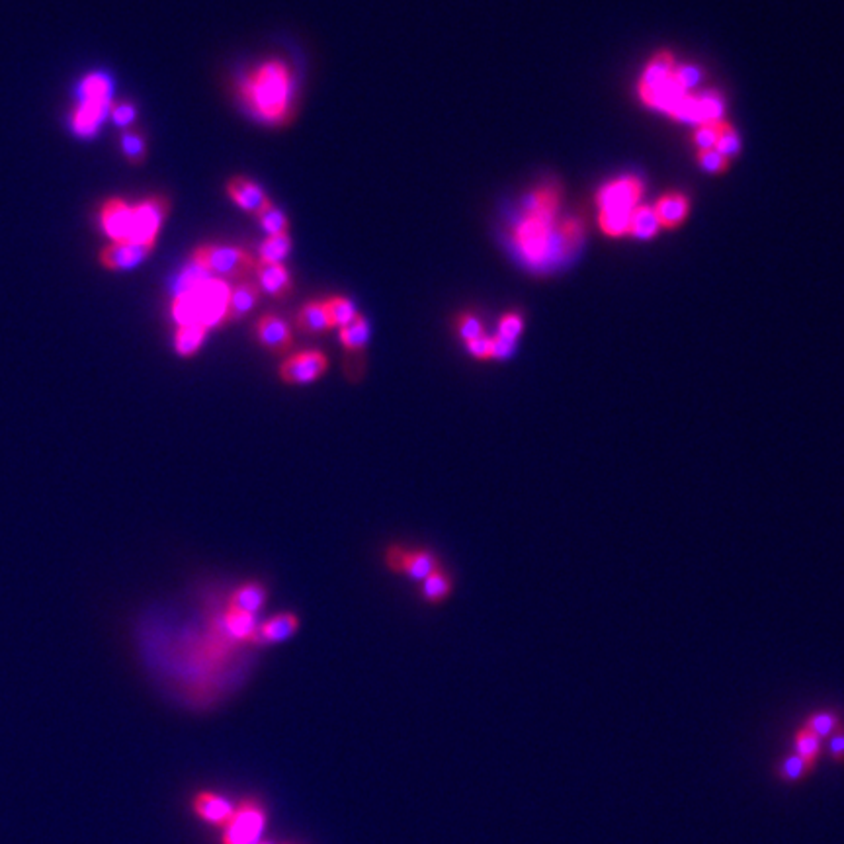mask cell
<instances>
[{"instance_id":"cell-1","label":"cell","mask_w":844,"mask_h":844,"mask_svg":"<svg viewBox=\"0 0 844 844\" xmlns=\"http://www.w3.org/2000/svg\"><path fill=\"white\" fill-rule=\"evenodd\" d=\"M236 98L256 122L287 127L297 116V73L280 57L264 59L236 83Z\"/></svg>"},{"instance_id":"cell-2","label":"cell","mask_w":844,"mask_h":844,"mask_svg":"<svg viewBox=\"0 0 844 844\" xmlns=\"http://www.w3.org/2000/svg\"><path fill=\"white\" fill-rule=\"evenodd\" d=\"M561 192L553 184L536 188L522 202V216L514 223L510 239L514 248L532 268H544L558 258V226Z\"/></svg>"},{"instance_id":"cell-3","label":"cell","mask_w":844,"mask_h":844,"mask_svg":"<svg viewBox=\"0 0 844 844\" xmlns=\"http://www.w3.org/2000/svg\"><path fill=\"white\" fill-rule=\"evenodd\" d=\"M231 284L219 278H211L192 266L178 280L176 294L170 301V315L176 327L202 325L209 331L226 323L227 299Z\"/></svg>"},{"instance_id":"cell-4","label":"cell","mask_w":844,"mask_h":844,"mask_svg":"<svg viewBox=\"0 0 844 844\" xmlns=\"http://www.w3.org/2000/svg\"><path fill=\"white\" fill-rule=\"evenodd\" d=\"M190 264L211 278H219L227 284L248 280L255 274L256 258L246 248L236 245L206 243L194 248Z\"/></svg>"},{"instance_id":"cell-5","label":"cell","mask_w":844,"mask_h":844,"mask_svg":"<svg viewBox=\"0 0 844 844\" xmlns=\"http://www.w3.org/2000/svg\"><path fill=\"white\" fill-rule=\"evenodd\" d=\"M112 83L100 73H92L83 78L78 86V104L71 117V126L76 136L92 137L100 129L112 108Z\"/></svg>"},{"instance_id":"cell-6","label":"cell","mask_w":844,"mask_h":844,"mask_svg":"<svg viewBox=\"0 0 844 844\" xmlns=\"http://www.w3.org/2000/svg\"><path fill=\"white\" fill-rule=\"evenodd\" d=\"M268 827V811L264 803L246 798L236 801L235 811L229 817L226 827L221 829V844H256L266 839Z\"/></svg>"},{"instance_id":"cell-7","label":"cell","mask_w":844,"mask_h":844,"mask_svg":"<svg viewBox=\"0 0 844 844\" xmlns=\"http://www.w3.org/2000/svg\"><path fill=\"white\" fill-rule=\"evenodd\" d=\"M170 206L173 204L163 194L143 197L141 202L134 204V227L129 241L156 245L163 223L170 216Z\"/></svg>"},{"instance_id":"cell-8","label":"cell","mask_w":844,"mask_h":844,"mask_svg":"<svg viewBox=\"0 0 844 844\" xmlns=\"http://www.w3.org/2000/svg\"><path fill=\"white\" fill-rule=\"evenodd\" d=\"M328 369V358L323 350H301L280 364L278 376L286 386H311Z\"/></svg>"},{"instance_id":"cell-9","label":"cell","mask_w":844,"mask_h":844,"mask_svg":"<svg viewBox=\"0 0 844 844\" xmlns=\"http://www.w3.org/2000/svg\"><path fill=\"white\" fill-rule=\"evenodd\" d=\"M386 565L389 571L403 575L411 580H425L430 573L442 569L440 559L428 549H405L401 546H391L386 551Z\"/></svg>"},{"instance_id":"cell-10","label":"cell","mask_w":844,"mask_h":844,"mask_svg":"<svg viewBox=\"0 0 844 844\" xmlns=\"http://www.w3.org/2000/svg\"><path fill=\"white\" fill-rule=\"evenodd\" d=\"M98 226L110 243L129 241L134 227V204L124 197H110L98 209Z\"/></svg>"},{"instance_id":"cell-11","label":"cell","mask_w":844,"mask_h":844,"mask_svg":"<svg viewBox=\"0 0 844 844\" xmlns=\"http://www.w3.org/2000/svg\"><path fill=\"white\" fill-rule=\"evenodd\" d=\"M643 196V182L638 176H622L604 184L597 194L600 211H633Z\"/></svg>"},{"instance_id":"cell-12","label":"cell","mask_w":844,"mask_h":844,"mask_svg":"<svg viewBox=\"0 0 844 844\" xmlns=\"http://www.w3.org/2000/svg\"><path fill=\"white\" fill-rule=\"evenodd\" d=\"M255 337L262 348L272 354H286L294 348V331L286 319L276 313H264L255 325Z\"/></svg>"},{"instance_id":"cell-13","label":"cell","mask_w":844,"mask_h":844,"mask_svg":"<svg viewBox=\"0 0 844 844\" xmlns=\"http://www.w3.org/2000/svg\"><path fill=\"white\" fill-rule=\"evenodd\" d=\"M235 806L236 801L214 789H200L192 798V813L196 815V819H200L202 823L216 829L226 827L229 817L235 811Z\"/></svg>"},{"instance_id":"cell-14","label":"cell","mask_w":844,"mask_h":844,"mask_svg":"<svg viewBox=\"0 0 844 844\" xmlns=\"http://www.w3.org/2000/svg\"><path fill=\"white\" fill-rule=\"evenodd\" d=\"M156 245L147 243H136V241H122V243H110L102 248L98 256L102 268L110 272H122L139 266L141 262L149 258Z\"/></svg>"},{"instance_id":"cell-15","label":"cell","mask_w":844,"mask_h":844,"mask_svg":"<svg viewBox=\"0 0 844 844\" xmlns=\"http://www.w3.org/2000/svg\"><path fill=\"white\" fill-rule=\"evenodd\" d=\"M255 282L258 284L262 296L284 301L294 294V278L292 272L286 266V262H260L255 266Z\"/></svg>"},{"instance_id":"cell-16","label":"cell","mask_w":844,"mask_h":844,"mask_svg":"<svg viewBox=\"0 0 844 844\" xmlns=\"http://www.w3.org/2000/svg\"><path fill=\"white\" fill-rule=\"evenodd\" d=\"M262 299V292L255 280H243L231 284V292L227 299V311H226V323L223 325H231L245 319L248 313H253V309L258 306V301Z\"/></svg>"},{"instance_id":"cell-17","label":"cell","mask_w":844,"mask_h":844,"mask_svg":"<svg viewBox=\"0 0 844 844\" xmlns=\"http://www.w3.org/2000/svg\"><path fill=\"white\" fill-rule=\"evenodd\" d=\"M226 192L229 196V200L236 207H241L243 211H246V214H253V216H256L258 211L270 202L268 194L264 192L255 180H250L246 176H233L227 182Z\"/></svg>"},{"instance_id":"cell-18","label":"cell","mask_w":844,"mask_h":844,"mask_svg":"<svg viewBox=\"0 0 844 844\" xmlns=\"http://www.w3.org/2000/svg\"><path fill=\"white\" fill-rule=\"evenodd\" d=\"M299 629V618L292 612L272 616L266 622L260 624L255 631L250 645H276L294 638Z\"/></svg>"},{"instance_id":"cell-19","label":"cell","mask_w":844,"mask_h":844,"mask_svg":"<svg viewBox=\"0 0 844 844\" xmlns=\"http://www.w3.org/2000/svg\"><path fill=\"white\" fill-rule=\"evenodd\" d=\"M296 328L303 335H325L331 331V321L325 309V299H311L303 303L296 315Z\"/></svg>"},{"instance_id":"cell-20","label":"cell","mask_w":844,"mask_h":844,"mask_svg":"<svg viewBox=\"0 0 844 844\" xmlns=\"http://www.w3.org/2000/svg\"><path fill=\"white\" fill-rule=\"evenodd\" d=\"M653 209L658 217V223H661V229H675L688 217L690 204L686 200V196L678 192H670L665 194L661 200L653 206Z\"/></svg>"},{"instance_id":"cell-21","label":"cell","mask_w":844,"mask_h":844,"mask_svg":"<svg viewBox=\"0 0 844 844\" xmlns=\"http://www.w3.org/2000/svg\"><path fill=\"white\" fill-rule=\"evenodd\" d=\"M266 598H268L266 588H264V585L255 583L253 580V583H245L231 592V597L227 600V608L256 616L262 610V606L266 604Z\"/></svg>"},{"instance_id":"cell-22","label":"cell","mask_w":844,"mask_h":844,"mask_svg":"<svg viewBox=\"0 0 844 844\" xmlns=\"http://www.w3.org/2000/svg\"><path fill=\"white\" fill-rule=\"evenodd\" d=\"M369 337H372V327H369V321L360 313L352 323L338 328L340 347L352 356H358L360 352L366 350Z\"/></svg>"},{"instance_id":"cell-23","label":"cell","mask_w":844,"mask_h":844,"mask_svg":"<svg viewBox=\"0 0 844 844\" xmlns=\"http://www.w3.org/2000/svg\"><path fill=\"white\" fill-rule=\"evenodd\" d=\"M221 626L231 641H241V643H250V639H253L255 631L258 628L256 616L241 612V610H233V608H227L226 612H223Z\"/></svg>"},{"instance_id":"cell-24","label":"cell","mask_w":844,"mask_h":844,"mask_svg":"<svg viewBox=\"0 0 844 844\" xmlns=\"http://www.w3.org/2000/svg\"><path fill=\"white\" fill-rule=\"evenodd\" d=\"M675 69H677V63H675V55H672V53H668V51L657 53V55L648 63V67H645V71H643V76L639 81V88H645V90L657 88L658 85H663L665 81H668V78L672 76V73H675Z\"/></svg>"},{"instance_id":"cell-25","label":"cell","mask_w":844,"mask_h":844,"mask_svg":"<svg viewBox=\"0 0 844 844\" xmlns=\"http://www.w3.org/2000/svg\"><path fill=\"white\" fill-rule=\"evenodd\" d=\"M209 328L202 325H184L176 327L175 333V350L182 358H194L202 350L207 338Z\"/></svg>"},{"instance_id":"cell-26","label":"cell","mask_w":844,"mask_h":844,"mask_svg":"<svg viewBox=\"0 0 844 844\" xmlns=\"http://www.w3.org/2000/svg\"><path fill=\"white\" fill-rule=\"evenodd\" d=\"M452 590H454L452 577L447 575L444 569L434 571L425 580H420V597L425 598L428 604H442L444 600L450 598Z\"/></svg>"},{"instance_id":"cell-27","label":"cell","mask_w":844,"mask_h":844,"mask_svg":"<svg viewBox=\"0 0 844 844\" xmlns=\"http://www.w3.org/2000/svg\"><path fill=\"white\" fill-rule=\"evenodd\" d=\"M661 229V223L655 214L653 206H638L631 211L629 217V231L628 235L636 236V239H653V236Z\"/></svg>"},{"instance_id":"cell-28","label":"cell","mask_w":844,"mask_h":844,"mask_svg":"<svg viewBox=\"0 0 844 844\" xmlns=\"http://www.w3.org/2000/svg\"><path fill=\"white\" fill-rule=\"evenodd\" d=\"M294 248L292 235L278 233V235H266L258 245V258L260 262H284Z\"/></svg>"},{"instance_id":"cell-29","label":"cell","mask_w":844,"mask_h":844,"mask_svg":"<svg viewBox=\"0 0 844 844\" xmlns=\"http://www.w3.org/2000/svg\"><path fill=\"white\" fill-rule=\"evenodd\" d=\"M325 309L328 315V321H331L333 328H340L348 323H352L356 316H358V309H356L354 303L345 297V296H333L325 299Z\"/></svg>"},{"instance_id":"cell-30","label":"cell","mask_w":844,"mask_h":844,"mask_svg":"<svg viewBox=\"0 0 844 844\" xmlns=\"http://www.w3.org/2000/svg\"><path fill=\"white\" fill-rule=\"evenodd\" d=\"M256 221L260 229L266 235L289 233V217L286 216V211L280 209L272 200L258 211Z\"/></svg>"},{"instance_id":"cell-31","label":"cell","mask_w":844,"mask_h":844,"mask_svg":"<svg viewBox=\"0 0 844 844\" xmlns=\"http://www.w3.org/2000/svg\"><path fill=\"white\" fill-rule=\"evenodd\" d=\"M631 211H610L604 209L598 216L600 229L608 236H624L629 231Z\"/></svg>"},{"instance_id":"cell-32","label":"cell","mask_w":844,"mask_h":844,"mask_svg":"<svg viewBox=\"0 0 844 844\" xmlns=\"http://www.w3.org/2000/svg\"><path fill=\"white\" fill-rule=\"evenodd\" d=\"M120 143H122L124 156L129 163L141 165L145 161V156H147V141H145L143 134H139V131L126 129V134L122 136Z\"/></svg>"},{"instance_id":"cell-33","label":"cell","mask_w":844,"mask_h":844,"mask_svg":"<svg viewBox=\"0 0 844 844\" xmlns=\"http://www.w3.org/2000/svg\"><path fill=\"white\" fill-rule=\"evenodd\" d=\"M456 333L466 345V342L485 335V323L481 316L475 315L473 311H464L456 316Z\"/></svg>"},{"instance_id":"cell-34","label":"cell","mask_w":844,"mask_h":844,"mask_svg":"<svg viewBox=\"0 0 844 844\" xmlns=\"http://www.w3.org/2000/svg\"><path fill=\"white\" fill-rule=\"evenodd\" d=\"M796 755L813 767L815 760L821 755V738L813 735L809 729L801 728L796 733Z\"/></svg>"},{"instance_id":"cell-35","label":"cell","mask_w":844,"mask_h":844,"mask_svg":"<svg viewBox=\"0 0 844 844\" xmlns=\"http://www.w3.org/2000/svg\"><path fill=\"white\" fill-rule=\"evenodd\" d=\"M803 728L809 729L813 735L821 738H829L839 729V718L833 714V711H819V714L811 716Z\"/></svg>"},{"instance_id":"cell-36","label":"cell","mask_w":844,"mask_h":844,"mask_svg":"<svg viewBox=\"0 0 844 844\" xmlns=\"http://www.w3.org/2000/svg\"><path fill=\"white\" fill-rule=\"evenodd\" d=\"M725 120H716V122H704L700 126H696L694 129V143L698 145V151L702 149H714L716 141L719 137V131Z\"/></svg>"},{"instance_id":"cell-37","label":"cell","mask_w":844,"mask_h":844,"mask_svg":"<svg viewBox=\"0 0 844 844\" xmlns=\"http://www.w3.org/2000/svg\"><path fill=\"white\" fill-rule=\"evenodd\" d=\"M698 100H700V108L704 122H716L721 120L723 114V98L719 92L716 90H706L702 95H698Z\"/></svg>"},{"instance_id":"cell-38","label":"cell","mask_w":844,"mask_h":844,"mask_svg":"<svg viewBox=\"0 0 844 844\" xmlns=\"http://www.w3.org/2000/svg\"><path fill=\"white\" fill-rule=\"evenodd\" d=\"M522 331H524V316L518 311H508L498 319L497 335L518 342Z\"/></svg>"},{"instance_id":"cell-39","label":"cell","mask_w":844,"mask_h":844,"mask_svg":"<svg viewBox=\"0 0 844 844\" xmlns=\"http://www.w3.org/2000/svg\"><path fill=\"white\" fill-rule=\"evenodd\" d=\"M696 161L706 170V173H711V175H721L729 168V158L719 155L716 149L698 151Z\"/></svg>"},{"instance_id":"cell-40","label":"cell","mask_w":844,"mask_h":844,"mask_svg":"<svg viewBox=\"0 0 844 844\" xmlns=\"http://www.w3.org/2000/svg\"><path fill=\"white\" fill-rule=\"evenodd\" d=\"M714 149L728 158L735 156L738 151H741V141H738V136L735 134V129L728 122H723Z\"/></svg>"},{"instance_id":"cell-41","label":"cell","mask_w":844,"mask_h":844,"mask_svg":"<svg viewBox=\"0 0 844 844\" xmlns=\"http://www.w3.org/2000/svg\"><path fill=\"white\" fill-rule=\"evenodd\" d=\"M136 106L134 104H129V102H112V108H110V117H112V122L117 126V127H124V129H129L131 124L136 122Z\"/></svg>"},{"instance_id":"cell-42","label":"cell","mask_w":844,"mask_h":844,"mask_svg":"<svg viewBox=\"0 0 844 844\" xmlns=\"http://www.w3.org/2000/svg\"><path fill=\"white\" fill-rule=\"evenodd\" d=\"M811 769V764L803 760L801 757L798 755H791L788 757L784 762H782V769H780V774L784 780H801L803 776L808 774V770Z\"/></svg>"},{"instance_id":"cell-43","label":"cell","mask_w":844,"mask_h":844,"mask_svg":"<svg viewBox=\"0 0 844 844\" xmlns=\"http://www.w3.org/2000/svg\"><path fill=\"white\" fill-rule=\"evenodd\" d=\"M672 78H675V81L688 92L692 86H696L698 83H700V78H702V71L694 67V65H682V67H678L677 65V69L675 73H672Z\"/></svg>"},{"instance_id":"cell-44","label":"cell","mask_w":844,"mask_h":844,"mask_svg":"<svg viewBox=\"0 0 844 844\" xmlns=\"http://www.w3.org/2000/svg\"><path fill=\"white\" fill-rule=\"evenodd\" d=\"M517 350V342L500 335L491 337V360H508Z\"/></svg>"},{"instance_id":"cell-45","label":"cell","mask_w":844,"mask_h":844,"mask_svg":"<svg viewBox=\"0 0 844 844\" xmlns=\"http://www.w3.org/2000/svg\"><path fill=\"white\" fill-rule=\"evenodd\" d=\"M466 350L473 356L475 360H479V362L491 360V337L483 335L479 338L466 342Z\"/></svg>"},{"instance_id":"cell-46","label":"cell","mask_w":844,"mask_h":844,"mask_svg":"<svg viewBox=\"0 0 844 844\" xmlns=\"http://www.w3.org/2000/svg\"><path fill=\"white\" fill-rule=\"evenodd\" d=\"M829 753L835 760H844V731H835L829 737Z\"/></svg>"},{"instance_id":"cell-47","label":"cell","mask_w":844,"mask_h":844,"mask_svg":"<svg viewBox=\"0 0 844 844\" xmlns=\"http://www.w3.org/2000/svg\"><path fill=\"white\" fill-rule=\"evenodd\" d=\"M256 844H282V842H276V840H272V839H262V840L256 842Z\"/></svg>"},{"instance_id":"cell-48","label":"cell","mask_w":844,"mask_h":844,"mask_svg":"<svg viewBox=\"0 0 844 844\" xmlns=\"http://www.w3.org/2000/svg\"><path fill=\"white\" fill-rule=\"evenodd\" d=\"M282 844H296V842H282Z\"/></svg>"}]
</instances>
